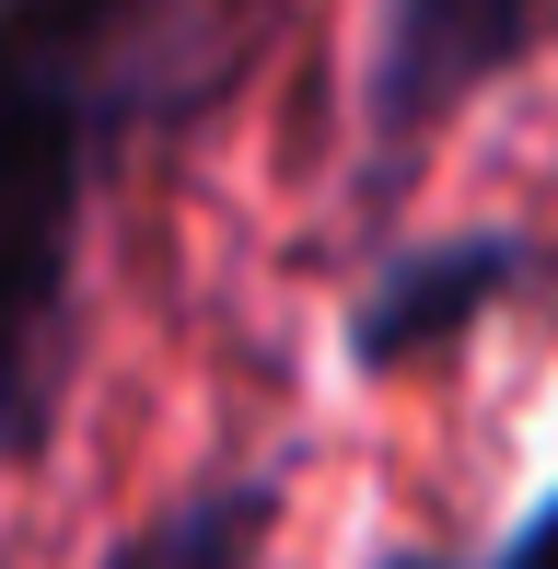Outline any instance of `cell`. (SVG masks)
Returning <instances> with one entry per match:
<instances>
[{
	"instance_id": "obj_5",
	"label": "cell",
	"mask_w": 558,
	"mask_h": 569,
	"mask_svg": "<svg viewBox=\"0 0 558 569\" xmlns=\"http://www.w3.org/2000/svg\"><path fill=\"white\" fill-rule=\"evenodd\" d=\"M500 569H558V488H547L536 511H524V535L500 547Z\"/></svg>"
},
{
	"instance_id": "obj_3",
	"label": "cell",
	"mask_w": 558,
	"mask_h": 569,
	"mask_svg": "<svg viewBox=\"0 0 558 569\" xmlns=\"http://www.w3.org/2000/svg\"><path fill=\"white\" fill-rule=\"evenodd\" d=\"M524 279H536V244H512V232H466V244L385 256V279L349 302V360H361V372H408V360L454 349L477 315H500Z\"/></svg>"
},
{
	"instance_id": "obj_1",
	"label": "cell",
	"mask_w": 558,
	"mask_h": 569,
	"mask_svg": "<svg viewBox=\"0 0 558 569\" xmlns=\"http://www.w3.org/2000/svg\"><path fill=\"white\" fill-rule=\"evenodd\" d=\"M82 187H93V106L47 70L0 59V453L47 442Z\"/></svg>"
},
{
	"instance_id": "obj_4",
	"label": "cell",
	"mask_w": 558,
	"mask_h": 569,
	"mask_svg": "<svg viewBox=\"0 0 558 569\" xmlns=\"http://www.w3.org/2000/svg\"><path fill=\"white\" fill-rule=\"evenodd\" d=\"M268 523H279V488H268V477L198 488V500H175L151 535H129L106 569H257V558H268Z\"/></svg>"
},
{
	"instance_id": "obj_2",
	"label": "cell",
	"mask_w": 558,
	"mask_h": 569,
	"mask_svg": "<svg viewBox=\"0 0 558 569\" xmlns=\"http://www.w3.org/2000/svg\"><path fill=\"white\" fill-rule=\"evenodd\" d=\"M536 47V0H385V70H372V151L408 163L466 93Z\"/></svg>"
},
{
	"instance_id": "obj_6",
	"label": "cell",
	"mask_w": 558,
	"mask_h": 569,
	"mask_svg": "<svg viewBox=\"0 0 558 569\" xmlns=\"http://www.w3.org/2000/svg\"><path fill=\"white\" fill-rule=\"evenodd\" d=\"M396 569H430V558H396Z\"/></svg>"
}]
</instances>
